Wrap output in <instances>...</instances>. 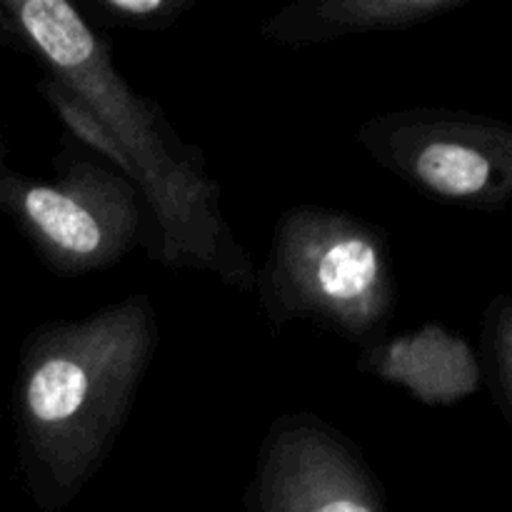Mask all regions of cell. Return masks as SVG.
I'll list each match as a JSON object with an SVG mask.
<instances>
[{
    "label": "cell",
    "mask_w": 512,
    "mask_h": 512,
    "mask_svg": "<svg viewBox=\"0 0 512 512\" xmlns=\"http://www.w3.org/2000/svg\"><path fill=\"white\" fill-rule=\"evenodd\" d=\"M0 50H18L23 53V38L15 25L13 15L5 8V0H0Z\"/></svg>",
    "instance_id": "8fae6325"
},
{
    "label": "cell",
    "mask_w": 512,
    "mask_h": 512,
    "mask_svg": "<svg viewBox=\"0 0 512 512\" xmlns=\"http://www.w3.org/2000/svg\"><path fill=\"white\" fill-rule=\"evenodd\" d=\"M158 340V313L143 293L85 318L50 320L23 340L15 448L40 508L70 505L98 473L128 423Z\"/></svg>",
    "instance_id": "7a4b0ae2"
},
{
    "label": "cell",
    "mask_w": 512,
    "mask_h": 512,
    "mask_svg": "<svg viewBox=\"0 0 512 512\" xmlns=\"http://www.w3.org/2000/svg\"><path fill=\"white\" fill-rule=\"evenodd\" d=\"M23 53L70 90L110 138L105 163L138 188L148 213V255L165 268L218 275L253 290L255 265L220 210V185L195 145L175 133L155 100L128 85L113 50L65 0H5Z\"/></svg>",
    "instance_id": "6da1fadb"
},
{
    "label": "cell",
    "mask_w": 512,
    "mask_h": 512,
    "mask_svg": "<svg viewBox=\"0 0 512 512\" xmlns=\"http://www.w3.org/2000/svg\"><path fill=\"white\" fill-rule=\"evenodd\" d=\"M190 8L193 0H88V5L78 8V13L90 25L98 23L138 30V33H158L173 28Z\"/></svg>",
    "instance_id": "30bf717a"
},
{
    "label": "cell",
    "mask_w": 512,
    "mask_h": 512,
    "mask_svg": "<svg viewBox=\"0 0 512 512\" xmlns=\"http://www.w3.org/2000/svg\"><path fill=\"white\" fill-rule=\"evenodd\" d=\"M470 0H300L280 8L260 33L280 45H320L433 23Z\"/></svg>",
    "instance_id": "ba28073f"
},
{
    "label": "cell",
    "mask_w": 512,
    "mask_h": 512,
    "mask_svg": "<svg viewBox=\"0 0 512 512\" xmlns=\"http://www.w3.org/2000/svg\"><path fill=\"white\" fill-rule=\"evenodd\" d=\"M253 290L270 328L305 320L363 348L385 338L400 295L385 230L308 203L278 218Z\"/></svg>",
    "instance_id": "3957f363"
},
{
    "label": "cell",
    "mask_w": 512,
    "mask_h": 512,
    "mask_svg": "<svg viewBox=\"0 0 512 512\" xmlns=\"http://www.w3.org/2000/svg\"><path fill=\"white\" fill-rule=\"evenodd\" d=\"M0 215L58 278H83L148 248V213L138 188L95 155L63 143L53 178L10 165L0 140Z\"/></svg>",
    "instance_id": "277c9868"
},
{
    "label": "cell",
    "mask_w": 512,
    "mask_h": 512,
    "mask_svg": "<svg viewBox=\"0 0 512 512\" xmlns=\"http://www.w3.org/2000/svg\"><path fill=\"white\" fill-rule=\"evenodd\" d=\"M480 373L488 383L495 408L505 423L512 420V300L500 293L490 298L480 330Z\"/></svg>",
    "instance_id": "9c48e42d"
},
{
    "label": "cell",
    "mask_w": 512,
    "mask_h": 512,
    "mask_svg": "<svg viewBox=\"0 0 512 512\" xmlns=\"http://www.w3.org/2000/svg\"><path fill=\"white\" fill-rule=\"evenodd\" d=\"M370 160L438 203L500 213L512 200V128L463 110L413 108L355 133Z\"/></svg>",
    "instance_id": "5b68a950"
},
{
    "label": "cell",
    "mask_w": 512,
    "mask_h": 512,
    "mask_svg": "<svg viewBox=\"0 0 512 512\" xmlns=\"http://www.w3.org/2000/svg\"><path fill=\"white\" fill-rule=\"evenodd\" d=\"M358 368L435 408L463 403L483 383L473 345L440 323L365 345Z\"/></svg>",
    "instance_id": "52a82bcc"
},
{
    "label": "cell",
    "mask_w": 512,
    "mask_h": 512,
    "mask_svg": "<svg viewBox=\"0 0 512 512\" xmlns=\"http://www.w3.org/2000/svg\"><path fill=\"white\" fill-rule=\"evenodd\" d=\"M245 503L253 512H385L378 475L358 445L310 413L273 420Z\"/></svg>",
    "instance_id": "8992f818"
}]
</instances>
